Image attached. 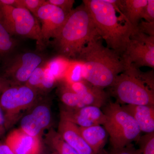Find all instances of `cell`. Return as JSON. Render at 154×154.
<instances>
[{
    "mask_svg": "<svg viewBox=\"0 0 154 154\" xmlns=\"http://www.w3.org/2000/svg\"><path fill=\"white\" fill-rule=\"evenodd\" d=\"M45 2V0H18V8L26 9L36 18L38 9Z\"/></svg>",
    "mask_w": 154,
    "mask_h": 154,
    "instance_id": "26",
    "label": "cell"
},
{
    "mask_svg": "<svg viewBox=\"0 0 154 154\" xmlns=\"http://www.w3.org/2000/svg\"><path fill=\"white\" fill-rule=\"evenodd\" d=\"M18 44V41L0 24V62H4L14 54Z\"/></svg>",
    "mask_w": 154,
    "mask_h": 154,
    "instance_id": "19",
    "label": "cell"
},
{
    "mask_svg": "<svg viewBox=\"0 0 154 154\" xmlns=\"http://www.w3.org/2000/svg\"><path fill=\"white\" fill-rule=\"evenodd\" d=\"M136 28L141 33L148 36H154V22H147L141 20Z\"/></svg>",
    "mask_w": 154,
    "mask_h": 154,
    "instance_id": "30",
    "label": "cell"
},
{
    "mask_svg": "<svg viewBox=\"0 0 154 154\" xmlns=\"http://www.w3.org/2000/svg\"><path fill=\"white\" fill-rule=\"evenodd\" d=\"M93 19L99 36L107 47L121 57L135 28L121 21L115 8L105 0H83Z\"/></svg>",
    "mask_w": 154,
    "mask_h": 154,
    "instance_id": "3",
    "label": "cell"
},
{
    "mask_svg": "<svg viewBox=\"0 0 154 154\" xmlns=\"http://www.w3.org/2000/svg\"><path fill=\"white\" fill-rule=\"evenodd\" d=\"M142 19L146 22H154V1L147 0V3L144 9Z\"/></svg>",
    "mask_w": 154,
    "mask_h": 154,
    "instance_id": "29",
    "label": "cell"
},
{
    "mask_svg": "<svg viewBox=\"0 0 154 154\" xmlns=\"http://www.w3.org/2000/svg\"><path fill=\"white\" fill-rule=\"evenodd\" d=\"M11 85L8 80L3 77L0 76V95L3 93L6 88Z\"/></svg>",
    "mask_w": 154,
    "mask_h": 154,
    "instance_id": "32",
    "label": "cell"
},
{
    "mask_svg": "<svg viewBox=\"0 0 154 154\" xmlns=\"http://www.w3.org/2000/svg\"><path fill=\"white\" fill-rule=\"evenodd\" d=\"M108 88L117 103L154 106V91L133 76L122 73Z\"/></svg>",
    "mask_w": 154,
    "mask_h": 154,
    "instance_id": "5",
    "label": "cell"
},
{
    "mask_svg": "<svg viewBox=\"0 0 154 154\" xmlns=\"http://www.w3.org/2000/svg\"><path fill=\"white\" fill-rule=\"evenodd\" d=\"M57 132L78 154H95L81 135L78 125L60 118Z\"/></svg>",
    "mask_w": 154,
    "mask_h": 154,
    "instance_id": "16",
    "label": "cell"
},
{
    "mask_svg": "<svg viewBox=\"0 0 154 154\" xmlns=\"http://www.w3.org/2000/svg\"><path fill=\"white\" fill-rule=\"evenodd\" d=\"M98 37L100 36L91 14L82 3L73 9L60 32L49 43L58 55L75 60L83 48Z\"/></svg>",
    "mask_w": 154,
    "mask_h": 154,
    "instance_id": "2",
    "label": "cell"
},
{
    "mask_svg": "<svg viewBox=\"0 0 154 154\" xmlns=\"http://www.w3.org/2000/svg\"><path fill=\"white\" fill-rule=\"evenodd\" d=\"M59 94L61 101L69 109H76L85 107L79 97L64 81H61Z\"/></svg>",
    "mask_w": 154,
    "mask_h": 154,
    "instance_id": "21",
    "label": "cell"
},
{
    "mask_svg": "<svg viewBox=\"0 0 154 154\" xmlns=\"http://www.w3.org/2000/svg\"><path fill=\"white\" fill-rule=\"evenodd\" d=\"M0 24L11 36L40 40L41 28L38 19L26 9L0 5Z\"/></svg>",
    "mask_w": 154,
    "mask_h": 154,
    "instance_id": "6",
    "label": "cell"
},
{
    "mask_svg": "<svg viewBox=\"0 0 154 154\" xmlns=\"http://www.w3.org/2000/svg\"><path fill=\"white\" fill-rule=\"evenodd\" d=\"M60 118L82 127L103 125L105 120V114L101 108L89 106L76 109L66 107L62 109Z\"/></svg>",
    "mask_w": 154,
    "mask_h": 154,
    "instance_id": "12",
    "label": "cell"
},
{
    "mask_svg": "<svg viewBox=\"0 0 154 154\" xmlns=\"http://www.w3.org/2000/svg\"><path fill=\"white\" fill-rule=\"evenodd\" d=\"M83 80H84L83 76L82 64L79 61L72 60L63 81L67 84H71Z\"/></svg>",
    "mask_w": 154,
    "mask_h": 154,
    "instance_id": "23",
    "label": "cell"
},
{
    "mask_svg": "<svg viewBox=\"0 0 154 154\" xmlns=\"http://www.w3.org/2000/svg\"><path fill=\"white\" fill-rule=\"evenodd\" d=\"M0 154H14L11 149L5 143L0 141Z\"/></svg>",
    "mask_w": 154,
    "mask_h": 154,
    "instance_id": "34",
    "label": "cell"
},
{
    "mask_svg": "<svg viewBox=\"0 0 154 154\" xmlns=\"http://www.w3.org/2000/svg\"><path fill=\"white\" fill-rule=\"evenodd\" d=\"M84 140L95 154H107L104 150L108 135L107 131L101 125L82 127L79 126Z\"/></svg>",
    "mask_w": 154,
    "mask_h": 154,
    "instance_id": "17",
    "label": "cell"
},
{
    "mask_svg": "<svg viewBox=\"0 0 154 154\" xmlns=\"http://www.w3.org/2000/svg\"><path fill=\"white\" fill-rule=\"evenodd\" d=\"M58 7L47 2L38 9L36 18L41 28L40 40L37 44L38 50L41 51L49 44L60 32L66 22L69 14Z\"/></svg>",
    "mask_w": 154,
    "mask_h": 154,
    "instance_id": "10",
    "label": "cell"
},
{
    "mask_svg": "<svg viewBox=\"0 0 154 154\" xmlns=\"http://www.w3.org/2000/svg\"><path fill=\"white\" fill-rule=\"evenodd\" d=\"M121 58L125 67L154 68V36L141 33L136 28L131 35Z\"/></svg>",
    "mask_w": 154,
    "mask_h": 154,
    "instance_id": "9",
    "label": "cell"
},
{
    "mask_svg": "<svg viewBox=\"0 0 154 154\" xmlns=\"http://www.w3.org/2000/svg\"><path fill=\"white\" fill-rule=\"evenodd\" d=\"M32 107L21 119L20 128L30 136L40 137L42 131L50 124L51 112L49 106L45 103Z\"/></svg>",
    "mask_w": 154,
    "mask_h": 154,
    "instance_id": "11",
    "label": "cell"
},
{
    "mask_svg": "<svg viewBox=\"0 0 154 154\" xmlns=\"http://www.w3.org/2000/svg\"><path fill=\"white\" fill-rule=\"evenodd\" d=\"M46 2L61 9L67 14H69L72 11L75 2L74 0H47Z\"/></svg>",
    "mask_w": 154,
    "mask_h": 154,
    "instance_id": "28",
    "label": "cell"
},
{
    "mask_svg": "<svg viewBox=\"0 0 154 154\" xmlns=\"http://www.w3.org/2000/svg\"><path fill=\"white\" fill-rule=\"evenodd\" d=\"M66 84L79 96L85 106L101 108L109 102V95L104 89L93 85L85 80L71 84Z\"/></svg>",
    "mask_w": 154,
    "mask_h": 154,
    "instance_id": "14",
    "label": "cell"
},
{
    "mask_svg": "<svg viewBox=\"0 0 154 154\" xmlns=\"http://www.w3.org/2000/svg\"><path fill=\"white\" fill-rule=\"evenodd\" d=\"M5 126L6 119L5 113L2 107L0 106V126L2 127L5 129Z\"/></svg>",
    "mask_w": 154,
    "mask_h": 154,
    "instance_id": "35",
    "label": "cell"
},
{
    "mask_svg": "<svg viewBox=\"0 0 154 154\" xmlns=\"http://www.w3.org/2000/svg\"><path fill=\"white\" fill-rule=\"evenodd\" d=\"M38 91L26 85H10L0 95V106L5 113V129L11 126L20 112L36 103Z\"/></svg>",
    "mask_w": 154,
    "mask_h": 154,
    "instance_id": "8",
    "label": "cell"
},
{
    "mask_svg": "<svg viewBox=\"0 0 154 154\" xmlns=\"http://www.w3.org/2000/svg\"><path fill=\"white\" fill-rule=\"evenodd\" d=\"M57 82L51 72L45 65V63L44 76L40 88V93L45 92L51 90Z\"/></svg>",
    "mask_w": 154,
    "mask_h": 154,
    "instance_id": "27",
    "label": "cell"
},
{
    "mask_svg": "<svg viewBox=\"0 0 154 154\" xmlns=\"http://www.w3.org/2000/svg\"><path fill=\"white\" fill-rule=\"evenodd\" d=\"M75 60L82 63L84 80L102 89L108 88L125 70L121 57L96 37L86 45Z\"/></svg>",
    "mask_w": 154,
    "mask_h": 154,
    "instance_id": "1",
    "label": "cell"
},
{
    "mask_svg": "<svg viewBox=\"0 0 154 154\" xmlns=\"http://www.w3.org/2000/svg\"><path fill=\"white\" fill-rule=\"evenodd\" d=\"M107 154H142L139 149L136 148L132 143L122 148L112 150Z\"/></svg>",
    "mask_w": 154,
    "mask_h": 154,
    "instance_id": "31",
    "label": "cell"
},
{
    "mask_svg": "<svg viewBox=\"0 0 154 154\" xmlns=\"http://www.w3.org/2000/svg\"><path fill=\"white\" fill-rule=\"evenodd\" d=\"M0 5L10 6L18 8V0H0Z\"/></svg>",
    "mask_w": 154,
    "mask_h": 154,
    "instance_id": "33",
    "label": "cell"
},
{
    "mask_svg": "<svg viewBox=\"0 0 154 154\" xmlns=\"http://www.w3.org/2000/svg\"><path fill=\"white\" fill-rule=\"evenodd\" d=\"M40 51L12 54L4 62L3 75L11 85H25L34 70L45 61Z\"/></svg>",
    "mask_w": 154,
    "mask_h": 154,
    "instance_id": "7",
    "label": "cell"
},
{
    "mask_svg": "<svg viewBox=\"0 0 154 154\" xmlns=\"http://www.w3.org/2000/svg\"><path fill=\"white\" fill-rule=\"evenodd\" d=\"M46 143L56 154H78L66 143L60 134L54 130H51L46 135Z\"/></svg>",
    "mask_w": 154,
    "mask_h": 154,
    "instance_id": "22",
    "label": "cell"
},
{
    "mask_svg": "<svg viewBox=\"0 0 154 154\" xmlns=\"http://www.w3.org/2000/svg\"><path fill=\"white\" fill-rule=\"evenodd\" d=\"M46 61L36 68L25 85L40 93V89L44 76L45 63Z\"/></svg>",
    "mask_w": 154,
    "mask_h": 154,
    "instance_id": "24",
    "label": "cell"
},
{
    "mask_svg": "<svg viewBox=\"0 0 154 154\" xmlns=\"http://www.w3.org/2000/svg\"><path fill=\"white\" fill-rule=\"evenodd\" d=\"M5 129L4 128L0 126V137L5 133Z\"/></svg>",
    "mask_w": 154,
    "mask_h": 154,
    "instance_id": "36",
    "label": "cell"
},
{
    "mask_svg": "<svg viewBox=\"0 0 154 154\" xmlns=\"http://www.w3.org/2000/svg\"><path fill=\"white\" fill-rule=\"evenodd\" d=\"M5 143L14 154H41L40 137H33L21 128L14 130L8 135Z\"/></svg>",
    "mask_w": 154,
    "mask_h": 154,
    "instance_id": "13",
    "label": "cell"
},
{
    "mask_svg": "<svg viewBox=\"0 0 154 154\" xmlns=\"http://www.w3.org/2000/svg\"><path fill=\"white\" fill-rule=\"evenodd\" d=\"M72 60L58 55L46 61L45 65L51 72L57 81L60 82L64 79Z\"/></svg>",
    "mask_w": 154,
    "mask_h": 154,
    "instance_id": "20",
    "label": "cell"
},
{
    "mask_svg": "<svg viewBox=\"0 0 154 154\" xmlns=\"http://www.w3.org/2000/svg\"><path fill=\"white\" fill-rule=\"evenodd\" d=\"M142 154H154V132L140 136L137 142Z\"/></svg>",
    "mask_w": 154,
    "mask_h": 154,
    "instance_id": "25",
    "label": "cell"
},
{
    "mask_svg": "<svg viewBox=\"0 0 154 154\" xmlns=\"http://www.w3.org/2000/svg\"><path fill=\"white\" fill-rule=\"evenodd\" d=\"M114 7L122 22L136 28L142 19L147 0H105Z\"/></svg>",
    "mask_w": 154,
    "mask_h": 154,
    "instance_id": "15",
    "label": "cell"
},
{
    "mask_svg": "<svg viewBox=\"0 0 154 154\" xmlns=\"http://www.w3.org/2000/svg\"><path fill=\"white\" fill-rule=\"evenodd\" d=\"M103 107L105 120L103 125L110 137L112 150L124 148L137 142L140 128L133 117L116 102H108Z\"/></svg>",
    "mask_w": 154,
    "mask_h": 154,
    "instance_id": "4",
    "label": "cell"
},
{
    "mask_svg": "<svg viewBox=\"0 0 154 154\" xmlns=\"http://www.w3.org/2000/svg\"><path fill=\"white\" fill-rule=\"evenodd\" d=\"M122 107L133 117L141 132H154V106L124 105Z\"/></svg>",
    "mask_w": 154,
    "mask_h": 154,
    "instance_id": "18",
    "label": "cell"
}]
</instances>
